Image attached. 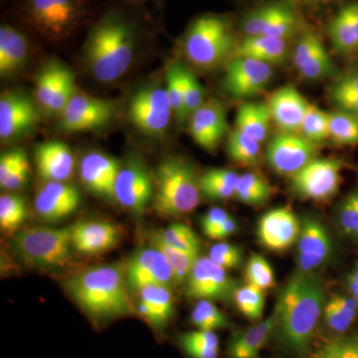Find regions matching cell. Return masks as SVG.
Listing matches in <instances>:
<instances>
[{
    "mask_svg": "<svg viewBox=\"0 0 358 358\" xmlns=\"http://www.w3.org/2000/svg\"><path fill=\"white\" fill-rule=\"evenodd\" d=\"M324 305L326 292L319 275L294 273L280 294L274 312V333L280 345L296 357H307Z\"/></svg>",
    "mask_w": 358,
    "mask_h": 358,
    "instance_id": "obj_1",
    "label": "cell"
},
{
    "mask_svg": "<svg viewBox=\"0 0 358 358\" xmlns=\"http://www.w3.org/2000/svg\"><path fill=\"white\" fill-rule=\"evenodd\" d=\"M65 288L98 326L133 312L124 267L120 264L87 268L67 280Z\"/></svg>",
    "mask_w": 358,
    "mask_h": 358,
    "instance_id": "obj_2",
    "label": "cell"
},
{
    "mask_svg": "<svg viewBox=\"0 0 358 358\" xmlns=\"http://www.w3.org/2000/svg\"><path fill=\"white\" fill-rule=\"evenodd\" d=\"M136 50V28L117 14H109L92 28L84 48L85 63L98 81L110 83L126 74Z\"/></svg>",
    "mask_w": 358,
    "mask_h": 358,
    "instance_id": "obj_3",
    "label": "cell"
},
{
    "mask_svg": "<svg viewBox=\"0 0 358 358\" xmlns=\"http://www.w3.org/2000/svg\"><path fill=\"white\" fill-rule=\"evenodd\" d=\"M154 209L166 218L192 213L200 202L199 178L194 167L181 159L164 160L155 173Z\"/></svg>",
    "mask_w": 358,
    "mask_h": 358,
    "instance_id": "obj_4",
    "label": "cell"
},
{
    "mask_svg": "<svg viewBox=\"0 0 358 358\" xmlns=\"http://www.w3.org/2000/svg\"><path fill=\"white\" fill-rule=\"evenodd\" d=\"M236 44L232 26L219 15L200 16L193 21L183 40L188 60L201 69H212L233 55Z\"/></svg>",
    "mask_w": 358,
    "mask_h": 358,
    "instance_id": "obj_5",
    "label": "cell"
},
{
    "mask_svg": "<svg viewBox=\"0 0 358 358\" xmlns=\"http://www.w3.org/2000/svg\"><path fill=\"white\" fill-rule=\"evenodd\" d=\"M13 247L23 259L35 267H65L72 259L70 227L37 226L16 233Z\"/></svg>",
    "mask_w": 358,
    "mask_h": 358,
    "instance_id": "obj_6",
    "label": "cell"
},
{
    "mask_svg": "<svg viewBox=\"0 0 358 358\" xmlns=\"http://www.w3.org/2000/svg\"><path fill=\"white\" fill-rule=\"evenodd\" d=\"M28 20L50 41L69 37L83 20L84 0H26Z\"/></svg>",
    "mask_w": 358,
    "mask_h": 358,
    "instance_id": "obj_7",
    "label": "cell"
},
{
    "mask_svg": "<svg viewBox=\"0 0 358 358\" xmlns=\"http://www.w3.org/2000/svg\"><path fill=\"white\" fill-rule=\"evenodd\" d=\"M173 115L166 88L150 86L138 90L129 103V117L134 126L148 136L166 133Z\"/></svg>",
    "mask_w": 358,
    "mask_h": 358,
    "instance_id": "obj_8",
    "label": "cell"
},
{
    "mask_svg": "<svg viewBox=\"0 0 358 358\" xmlns=\"http://www.w3.org/2000/svg\"><path fill=\"white\" fill-rule=\"evenodd\" d=\"M343 164L336 159H315L292 176V189L301 199L324 202L341 187Z\"/></svg>",
    "mask_w": 358,
    "mask_h": 358,
    "instance_id": "obj_9",
    "label": "cell"
},
{
    "mask_svg": "<svg viewBox=\"0 0 358 358\" xmlns=\"http://www.w3.org/2000/svg\"><path fill=\"white\" fill-rule=\"evenodd\" d=\"M127 286L129 292L138 293L148 286H176L173 268L162 252L155 247H141L129 259L124 267Z\"/></svg>",
    "mask_w": 358,
    "mask_h": 358,
    "instance_id": "obj_10",
    "label": "cell"
},
{
    "mask_svg": "<svg viewBox=\"0 0 358 358\" xmlns=\"http://www.w3.org/2000/svg\"><path fill=\"white\" fill-rule=\"evenodd\" d=\"M185 287L186 296L193 300L226 301L232 300L237 282L208 257H199Z\"/></svg>",
    "mask_w": 358,
    "mask_h": 358,
    "instance_id": "obj_11",
    "label": "cell"
},
{
    "mask_svg": "<svg viewBox=\"0 0 358 358\" xmlns=\"http://www.w3.org/2000/svg\"><path fill=\"white\" fill-rule=\"evenodd\" d=\"M35 87L37 103L49 115H61L77 92L72 71L55 60L40 70Z\"/></svg>",
    "mask_w": 358,
    "mask_h": 358,
    "instance_id": "obj_12",
    "label": "cell"
},
{
    "mask_svg": "<svg viewBox=\"0 0 358 358\" xmlns=\"http://www.w3.org/2000/svg\"><path fill=\"white\" fill-rule=\"evenodd\" d=\"M317 150V143L301 134L281 131L268 143L266 159L275 173L292 178L315 159Z\"/></svg>",
    "mask_w": 358,
    "mask_h": 358,
    "instance_id": "obj_13",
    "label": "cell"
},
{
    "mask_svg": "<svg viewBox=\"0 0 358 358\" xmlns=\"http://www.w3.org/2000/svg\"><path fill=\"white\" fill-rule=\"evenodd\" d=\"M115 113L114 102L76 92L61 113V128L69 133L93 131L107 124Z\"/></svg>",
    "mask_w": 358,
    "mask_h": 358,
    "instance_id": "obj_14",
    "label": "cell"
},
{
    "mask_svg": "<svg viewBox=\"0 0 358 358\" xmlns=\"http://www.w3.org/2000/svg\"><path fill=\"white\" fill-rule=\"evenodd\" d=\"M40 113L36 103L22 91H6L0 96V138L13 141L36 127Z\"/></svg>",
    "mask_w": 358,
    "mask_h": 358,
    "instance_id": "obj_15",
    "label": "cell"
},
{
    "mask_svg": "<svg viewBox=\"0 0 358 358\" xmlns=\"http://www.w3.org/2000/svg\"><path fill=\"white\" fill-rule=\"evenodd\" d=\"M271 65L249 58H233L226 69L223 88L234 99H249L262 93L272 79Z\"/></svg>",
    "mask_w": 358,
    "mask_h": 358,
    "instance_id": "obj_16",
    "label": "cell"
},
{
    "mask_svg": "<svg viewBox=\"0 0 358 358\" xmlns=\"http://www.w3.org/2000/svg\"><path fill=\"white\" fill-rule=\"evenodd\" d=\"M152 199L154 186L147 169L138 160H129L117 176L115 199L134 215L141 216Z\"/></svg>",
    "mask_w": 358,
    "mask_h": 358,
    "instance_id": "obj_17",
    "label": "cell"
},
{
    "mask_svg": "<svg viewBox=\"0 0 358 358\" xmlns=\"http://www.w3.org/2000/svg\"><path fill=\"white\" fill-rule=\"evenodd\" d=\"M301 224L291 207L267 212L258 224V237L265 248L274 252L288 250L298 241Z\"/></svg>",
    "mask_w": 358,
    "mask_h": 358,
    "instance_id": "obj_18",
    "label": "cell"
},
{
    "mask_svg": "<svg viewBox=\"0 0 358 358\" xmlns=\"http://www.w3.org/2000/svg\"><path fill=\"white\" fill-rule=\"evenodd\" d=\"M228 124L223 103L209 99L189 117L190 136L196 145L214 152L227 134Z\"/></svg>",
    "mask_w": 358,
    "mask_h": 358,
    "instance_id": "obj_19",
    "label": "cell"
},
{
    "mask_svg": "<svg viewBox=\"0 0 358 358\" xmlns=\"http://www.w3.org/2000/svg\"><path fill=\"white\" fill-rule=\"evenodd\" d=\"M296 16L284 3L268 4L257 9L245 18L246 36H266L286 39L296 29Z\"/></svg>",
    "mask_w": 358,
    "mask_h": 358,
    "instance_id": "obj_20",
    "label": "cell"
},
{
    "mask_svg": "<svg viewBox=\"0 0 358 358\" xmlns=\"http://www.w3.org/2000/svg\"><path fill=\"white\" fill-rule=\"evenodd\" d=\"M331 253V240L324 224L315 218H305L301 224L296 249L299 271L312 272L324 265Z\"/></svg>",
    "mask_w": 358,
    "mask_h": 358,
    "instance_id": "obj_21",
    "label": "cell"
},
{
    "mask_svg": "<svg viewBox=\"0 0 358 358\" xmlns=\"http://www.w3.org/2000/svg\"><path fill=\"white\" fill-rule=\"evenodd\" d=\"M81 195L75 186L65 182H47L35 197V209L40 217L56 222L69 217L79 208Z\"/></svg>",
    "mask_w": 358,
    "mask_h": 358,
    "instance_id": "obj_22",
    "label": "cell"
},
{
    "mask_svg": "<svg viewBox=\"0 0 358 358\" xmlns=\"http://www.w3.org/2000/svg\"><path fill=\"white\" fill-rule=\"evenodd\" d=\"M73 248L86 255H99L117 246L121 233L114 224L103 220L81 221L70 226Z\"/></svg>",
    "mask_w": 358,
    "mask_h": 358,
    "instance_id": "obj_23",
    "label": "cell"
},
{
    "mask_svg": "<svg viewBox=\"0 0 358 358\" xmlns=\"http://www.w3.org/2000/svg\"><path fill=\"white\" fill-rule=\"evenodd\" d=\"M121 166L109 155L90 152L80 164V178L85 186L98 196L115 199V186Z\"/></svg>",
    "mask_w": 358,
    "mask_h": 358,
    "instance_id": "obj_24",
    "label": "cell"
},
{
    "mask_svg": "<svg viewBox=\"0 0 358 358\" xmlns=\"http://www.w3.org/2000/svg\"><path fill=\"white\" fill-rule=\"evenodd\" d=\"M294 64L301 76L320 80L334 73V64L326 47L315 32L307 30L294 52Z\"/></svg>",
    "mask_w": 358,
    "mask_h": 358,
    "instance_id": "obj_25",
    "label": "cell"
},
{
    "mask_svg": "<svg viewBox=\"0 0 358 358\" xmlns=\"http://www.w3.org/2000/svg\"><path fill=\"white\" fill-rule=\"evenodd\" d=\"M308 102L292 85L282 86L268 99L272 121L282 133L300 134Z\"/></svg>",
    "mask_w": 358,
    "mask_h": 358,
    "instance_id": "obj_26",
    "label": "cell"
},
{
    "mask_svg": "<svg viewBox=\"0 0 358 358\" xmlns=\"http://www.w3.org/2000/svg\"><path fill=\"white\" fill-rule=\"evenodd\" d=\"M35 162L40 178L47 182H65L74 173L72 152L62 141L41 143L35 150Z\"/></svg>",
    "mask_w": 358,
    "mask_h": 358,
    "instance_id": "obj_27",
    "label": "cell"
},
{
    "mask_svg": "<svg viewBox=\"0 0 358 358\" xmlns=\"http://www.w3.org/2000/svg\"><path fill=\"white\" fill-rule=\"evenodd\" d=\"M136 310L141 317L160 333L169 326L176 313L171 289L164 286H148L138 292Z\"/></svg>",
    "mask_w": 358,
    "mask_h": 358,
    "instance_id": "obj_28",
    "label": "cell"
},
{
    "mask_svg": "<svg viewBox=\"0 0 358 358\" xmlns=\"http://www.w3.org/2000/svg\"><path fill=\"white\" fill-rule=\"evenodd\" d=\"M29 53L27 37L13 26L0 27V75L9 77L22 69Z\"/></svg>",
    "mask_w": 358,
    "mask_h": 358,
    "instance_id": "obj_29",
    "label": "cell"
},
{
    "mask_svg": "<svg viewBox=\"0 0 358 358\" xmlns=\"http://www.w3.org/2000/svg\"><path fill=\"white\" fill-rule=\"evenodd\" d=\"M329 34L338 53L348 55L358 51V0L339 9L329 26Z\"/></svg>",
    "mask_w": 358,
    "mask_h": 358,
    "instance_id": "obj_30",
    "label": "cell"
},
{
    "mask_svg": "<svg viewBox=\"0 0 358 358\" xmlns=\"http://www.w3.org/2000/svg\"><path fill=\"white\" fill-rule=\"evenodd\" d=\"M275 315L246 331H239L231 338L227 348L229 358H258L268 338L274 334Z\"/></svg>",
    "mask_w": 358,
    "mask_h": 358,
    "instance_id": "obj_31",
    "label": "cell"
},
{
    "mask_svg": "<svg viewBox=\"0 0 358 358\" xmlns=\"http://www.w3.org/2000/svg\"><path fill=\"white\" fill-rule=\"evenodd\" d=\"M288 55L286 39L246 36L236 45L233 58H249L266 64H281Z\"/></svg>",
    "mask_w": 358,
    "mask_h": 358,
    "instance_id": "obj_32",
    "label": "cell"
},
{
    "mask_svg": "<svg viewBox=\"0 0 358 358\" xmlns=\"http://www.w3.org/2000/svg\"><path fill=\"white\" fill-rule=\"evenodd\" d=\"M271 120L268 103H242L237 110L236 129L262 143L270 131Z\"/></svg>",
    "mask_w": 358,
    "mask_h": 358,
    "instance_id": "obj_33",
    "label": "cell"
},
{
    "mask_svg": "<svg viewBox=\"0 0 358 358\" xmlns=\"http://www.w3.org/2000/svg\"><path fill=\"white\" fill-rule=\"evenodd\" d=\"M322 313L327 329L331 333L343 334L357 319L358 306L352 296H334L327 301Z\"/></svg>",
    "mask_w": 358,
    "mask_h": 358,
    "instance_id": "obj_34",
    "label": "cell"
},
{
    "mask_svg": "<svg viewBox=\"0 0 358 358\" xmlns=\"http://www.w3.org/2000/svg\"><path fill=\"white\" fill-rule=\"evenodd\" d=\"M239 178V174L230 169H209L199 178L200 192L213 201L231 199L234 196Z\"/></svg>",
    "mask_w": 358,
    "mask_h": 358,
    "instance_id": "obj_35",
    "label": "cell"
},
{
    "mask_svg": "<svg viewBox=\"0 0 358 358\" xmlns=\"http://www.w3.org/2000/svg\"><path fill=\"white\" fill-rule=\"evenodd\" d=\"M179 348L188 358H218L220 343L215 331L196 329L179 334Z\"/></svg>",
    "mask_w": 358,
    "mask_h": 358,
    "instance_id": "obj_36",
    "label": "cell"
},
{
    "mask_svg": "<svg viewBox=\"0 0 358 358\" xmlns=\"http://www.w3.org/2000/svg\"><path fill=\"white\" fill-rule=\"evenodd\" d=\"M273 188L261 174L250 171L240 176L233 199L241 203L260 206L271 199Z\"/></svg>",
    "mask_w": 358,
    "mask_h": 358,
    "instance_id": "obj_37",
    "label": "cell"
},
{
    "mask_svg": "<svg viewBox=\"0 0 358 358\" xmlns=\"http://www.w3.org/2000/svg\"><path fill=\"white\" fill-rule=\"evenodd\" d=\"M148 240H150V245L162 252V255L164 256L169 266L173 268L176 284L185 285L188 275H189L192 268L194 267L195 263L199 260L200 256L196 255V254L179 251L178 249L169 246L160 239L155 231L150 233Z\"/></svg>",
    "mask_w": 358,
    "mask_h": 358,
    "instance_id": "obj_38",
    "label": "cell"
},
{
    "mask_svg": "<svg viewBox=\"0 0 358 358\" xmlns=\"http://www.w3.org/2000/svg\"><path fill=\"white\" fill-rule=\"evenodd\" d=\"M227 152L238 166L255 167L260 162L261 143L235 129L228 138Z\"/></svg>",
    "mask_w": 358,
    "mask_h": 358,
    "instance_id": "obj_39",
    "label": "cell"
},
{
    "mask_svg": "<svg viewBox=\"0 0 358 358\" xmlns=\"http://www.w3.org/2000/svg\"><path fill=\"white\" fill-rule=\"evenodd\" d=\"M331 98L338 110L358 117V70L348 72L331 87Z\"/></svg>",
    "mask_w": 358,
    "mask_h": 358,
    "instance_id": "obj_40",
    "label": "cell"
},
{
    "mask_svg": "<svg viewBox=\"0 0 358 358\" xmlns=\"http://www.w3.org/2000/svg\"><path fill=\"white\" fill-rule=\"evenodd\" d=\"M160 239L169 246L186 253L199 255L201 241L199 235L182 223H174L162 231H155Z\"/></svg>",
    "mask_w": 358,
    "mask_h": 358,
    "instance_id": "obj_41",
    "label": "cell"
},
{
    "mask_svg": "<svg viewBox=\"0 0 358 358\" xmlns=\"http://www.w3.org/2000/svg\"><path fill=\"white\" fill-rule=\"evenodd\" d=\"M233 300L237 310L247 320L257 322L263 317L265 308V291L254 285L246 284L235 291Z\"/></svg>",
    "mask_w": 358,
    "mask_h": 358,
    "instance_id": "obj_42",
    "label": "cell"
},
{
    "mask_svg": "<svg viewBox=\"0 0 358 358\" xmlns=\"http://www.w3.org/2000/svg\"><path fill=\"white\" fill-rule=\"evenodd\" d=\"M190 322L197 329L215 331L229 327L225 313L212 301L200 300L193 308Z\"/></svg>",
    "mask_w": 358,
    "mask_h": 358,
    "instance_id": "obj_43",
    "label": "cell"
},
{
    "mask_svg": "<svg viewBox=\"0 0 358 358\" xmlns=\"http://www.w3.org/2000/svg\"><path fill=\"white\" fill-rule=\"evenodd\" d=\"M329 138L339 145H358V117L341 110L329 113Z\"/></svg>",
    "mask_w": 358,
    "mask_h": 358,
    "instance_id": "obj_44",
    "label": "cell"
},
{
    "mask_svg": "<svg viewBox=\"0 0 358 358\" xmlns=\"http://www.w3.org/2000/svg\"><path fill=\"white\" fill-rule=\"evenodd\" d=\"M27 217L25 200L20 195L2 194L0 197V227L6 232H14Z\"/></svg>",
    "mask_w": 358,
    "mask_h": 358,
    "instance_id": "obj_45",
    "label": "cell"
},
{
    "mask_svg": "<svg viewBox=\"0 0 358 358\" xmlns=\"http://www.w3.org/2000/svg\"><path fill=\"white\" fill-rule=\"evenodd\" d=\"M300 134L317 145L329 138V113L308 103Z\"/></svg>",
    "mask_w": 358,
    "mask_h": 358,
    "instance_id": "obj_46",
    "label": "cell"
},
{
    "mask_svg": "<svg viewBox=\"0 0 358 358\" xmlns=\"http://www.w3.org/2000/svg\"><path fill=\"white\" fill-rule=\"evenodd\" d=\"M245 279L247 284L254 285L263 291L275 286L274 270L260 254H252L250 257L245 268Z\"/></svg>",
    "mask_w": 358,
    "mask_h": 358,
    "instance_id": "obj_47",
    "label": "cell"
},
{
    "mask_svg": "<svg viewBox=\"0 0 358 358\" xmlns=\"http://www.w3.org/2000/svg\"><path fill=\"white\" fill-rule=\"evenodd\" d=\"M166 89L171 107H173V115L179 122H185L186 119L185 103L182 80H181L180 63L171 65L167 70Z\"/></svg>",
    "mask_w": 358,
    "mask_h": 358,
    "instance_id": "obj_48",
    "label": "cell"
},
{
    "mask_svg": "<svg viewBox=\"0 0 358 358\" xmlns=\"http://www.w3.org/2000/svg\"><path fill=\"white\" fill-rule=\"evenodd\" d=\"M183 96H185L186 119L189 117L205 102L204 87L200 84L192 71L181 64Z\"/></svg>",
    "mask_w": 358,
    "mask_h": 358,
    "instance_id": "obj_49",
    "label": "cell"
},
{
    "mask_svg": "<svg viewBox=\"0 0 358 358\" xmlns=\"http://www.w3.org/2000/svg\"><path fill=\"white\" fill-rule=\"evenodd\" d=\"M358 223V189L353 190L339 206L338 224L345 236L352 237Z\"/></svg>",
    "mask_w": 358,
    "mask_h": 358,
    "instance_id": "obj_50",
    "label": "cell"
},
{
    "mask_svg": "<svg viewBox=\"0 0 358 358\" xmlns=\"http://www.w3.org/2000/svg\"><path fill=\"white\" fill-rule=\"evenodd\" d=\"M242 256L241 248L230 243L215 244L208 253V258L225 270L239 267L242 263Z\"/></svg>",
    "mask_w": 358,
    "mask_h": 358,
    "instance_id": "obj_51",
    "label": "cell"
},
{
    "mask_svg": "<svg viewBox=\"0 0 358 358\" xmlns=\"http://www.w3.org/2000/svg\"><path fill=\"white\" fill-rule=\"evenodd\" d=\"M320 350L333 358H358V336L331 339Z\"/></svg>",
    "mask_w": 358,
    "mask_h": 358,
    "instance_id": "obj_52",
    "label": "cell"
},
{
    "mask_svg": "<svg viewBox=\"0 0 358 358\" xmlns=\"http://www.w3.org/2000/svg\"><path fill=\"white\" fill-rule=\"evenodd\" d=\"M27 159L22 148H13L3 152L0 157V181L8 178L20 166L21 162Z\"/></svg>",
    "mask_w": 358,
    "mask_h": 358,
    "instance_id": "obj_53",
    "label": "cell"
},
{
    "mask_svg": "<svg viewBox=\"0 0 358 358\" xmlns=\"http://www.w3.org/2000/svg\"><path fill=\"white\" fill-rule=\"evenodd\" d=\"M30 166L28 159L21 162L20 166L8 178L0 181L2 189L18 190L27 183L29 178Z\"/></svg>",
    "mask_w": 358,
    "mask_h": 358,
    "instance_id": "obj_54",
    "label": "cell"
},
{
    "mask_svg": "<svg viewBox=\"0 0 358 358\" xmlns=\"http://www.w3.org/2000/svg\"><path fill=\"white\" fill-rule=\"evenodd\" d=\"M230 217V214L222 208H219V207L211 208L204 214L203 217L200 220L204 234H208L210 231L215 229L220 224L225 222Z\"/></svg>",
    "mask_w": 358,
    "mask_h": 358,
    "instance_id": "obj_55",
    "label": "cell"
},
{
    "mask_svg": "<svg viewBox=\"0 0 358 358\" xmlns=\"http://www.w3.org/2000/svg\"><path fill=\"white\" fill-rule=\"evenodd\" d=\"M237 228L238 224L236 221L231 216L225 222L220 224L215 229L210 231L206 236L213 240L226 239V238L230 237L231 235L234 234L237 231Z\"/></svg>",
    "mask_w": 358,
    "mask_h": 358,
    "instance_id": "obj_56",
    "label": "cell"
},
{
    "mask_svg": "<svg viewBox=\"0 0 358 358\" xmlns=\"http://www.w3.org/2000/svg\"><path fill=\"white\" fill-rule=\"evenodd\" d=\"M348 289L350 293L352 294L353 300L357 301L358 306V263L357 268L352 271V274L348 277Z\"/></svg>",
    "mask_w": 358,
    "mask_h": 358,
    "instance_id": "obj_57",
    "label": "cell"
},
{
    "mask_svg": "<svg viewBox=\"0 0 358 358\" xmlns=\"http://www.w3.org/2000/svg\"><path fill=\"white\" fill-rule=\"evenodd\" d=\"M312 358H333L329 357V355H326V353H324L322 352H320V350H317V352L315 353V355H313Z\"/></svg>",
    "mask_w": 358,
    "mask_h": 358,
    "instance_id": "obj_58",
    "label": "cell"
},
{
    "mask_svg": "<svg viewBox=\"0 0 358 358\" xmlns=\"http://www.w3.org/2000/svg\"><path fill=\"white\" fill-rule=\"evenodd\" d=\"M298 2H305V3H317V2L331 1V0H294Z\"/></svg>",
    "mask_w": 358,
    "mask_h": 358,
    "instance_id": "obj_59",
    "label": "cell"
},
{
    "mask_svg": "<svg viewBox=\"0 0 358 358\" xmlns=\"http://www.w3.org/2000/svg\"><path fill=\"white\" fill-rule=\"evenodd\" d=\"M352 238H355V239H357L358 240V223H357V228H355V233H353Z\"/></svg>",
    "mask_w": 358,
    "mask_h": 358,
    "instance_id": "obj_60",
    "label": "cell"
},
{
    "mask_svg": "<svg viewBox=\"0 0 358 358\" xmlns=\"http://www.w3.org/2000/svg\"><path fill=\"white\" fill-rule=\"evenodd\" d=\"M138 1H148V0H138Z\"/></svg>",
    "mask_w": 358,
    "mask_h": 358,
    "instance_id": "obj_61",
    "label": "cell"
}]
</instances>
